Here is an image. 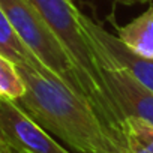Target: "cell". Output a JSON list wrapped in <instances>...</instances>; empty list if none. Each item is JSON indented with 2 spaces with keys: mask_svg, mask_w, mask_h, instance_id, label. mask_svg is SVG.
I'll list each match as a JSON object with an SVG mask.
<instances>
[{
  "mask_svg": "<svg viewBox=\"0 0 153 153\" xmlns=\"http://www.w3.org/2000/svg\"><path fill=\"white\" fill-rule=\"evenodd\" d=\"M17 68L24 93L15 102L30 119L76 153H114L110 137L87 99L56 75L27 66Z\"/></svg>",
  "mask_w": 153,
  "mask_h": 153,
  "instance_id": "obj_1",
  "label": "cell"
},
{
  "mask_svg": "<svg viewBox=\"0 0 153 153\" xmlns=\"http://www.w3.org/2000/svg\"><path fill=\"white\" fill-rule=\"evenodd\" d=\"M30 2L44 17L53 33L72 59L81 76L87 101L102 122L113 144L114 153H123L125 117L119 111L102 80L99 59L93 50L90 38L80 23L78 8L74 5L72 0H30Z\"/></svg>",
  "mask_w": 153,
  "mask_h": 153,
  "instance_id": "obj_2",
  "label": "cell"
},
{
  "mask_svg": "<svg viewBox=\"0 0 153 153\" xmlns=\"http://www.w3.org/2000/svg\"><path fill=\"white\" fill-rule=\"evenodd\" d=\"M0 8L17 35L39 60L72 92L87 99L81 76L72 59L30 0H0Z\"/></svg>",
  "mask_w": 153,
  "mask_h": 153,
  "instance_id": "obj_3",
  "label": "cell"
},
{
  "mask_svg": "<svg viewBox=\"0 0 153 153\" xmlns=\"http://www.w3.org/2000/svg\"><path fill=\"white\" fill-rule=\"evenodd\" d=\"M0 138L21 153H72L6 98H0Z\"/></svg>",
  "mask_w": 153,
  "mask_h": 153,
  "instance_id": "obj_4",
  "label": "cell"
},
{
  "mask_svg": "<svg viewBox=\"0 0 153 153\" xmlns=\"http://www.w3.org/2000/svg\"><path fill=\"white\" fill-rule=\"evenodd\" d=\"M78 18L84 32L90 38L93 50L101 62L128 71L140 83H143L146 87L153 90V59L152 57L137 54L129 47H126L117 38V35L107 32L102 26L95 23L81 11H78Z\"/></svg>",
  "mask_w": 153,
  "mask_h": 153,
  "instance_id": "obj_5",
  "label": "cell"
},
{
  "mask_svg": "<svg viewBox=\"0 0 153 153\" xmlns=\"http://www.w3.org/2000/svg\"><path fill=\"white\" fill-rule=\"evenodd\" d=\"M99 59V57H98ZM102 80L122 116L138 117L153 125V90L122 68L99 60Z\"/></svg>",
  "mask_w": 153,
  "mask_h": 153,
  "instance_id": "obj_6",
  "label": "cell"
},
{
  "mask_svg": "<svg viewBox=\"0 0 153 153\" xmlns=\"http://www.w3.org/2000/svg\"><path fill=\"white\" fill-rule=\"evenodd\" d=\"M0 54L12 60L17 66H27L38 72L54 75L39 60V57L21 41L2 8H0Z\"/></svg>",
  "mask_w": 153,
  "mask_h": 153,
  "instance_id": "obj_7",
  "label": "cell"
},
{
  "mask_svg": "<svg viewBox=\"0 0 153 153\" xmlns=\"http://www.w3.org/2000/svg\"><path fill=\"white\" fill-rule=\"evenodd\" d=\"M117 38L137 54L153 59V6L117 29Z\"/></svg>",
  "mask_w": 153,
  "mask_h": 153,
  "instance_id": "obj_8",
  "label": "cell"
},
{
  "mask_svg": "<svg viewBox=\"0 0 153 153\" xmlns=\"http://www.w3.org/2000/svg\"><path fill=\"white\" fill-rule=\"evenodd\" d=\"M125 152L123 153H153V125L138 119L126 117L123 122Z\"/></svg>",
  "mask_w": 153,
  "mask_h": 153,
  "instance_id": "obj_9",
  "label": "cell"
},
{
  "mask_svg": "<svg viewBox=\"0 0 153 153\" xmlns=\"http://www.w3.org/2000/svg\"><path fill=\"white\" fill-rule=\"evenodd\" d=\"M24 93V83L17 65L0 54V98L17 101Z\"/></svg>",
  "mask_w": 153,
  "mask_h": 153,
  "instance_id": "obj_10",
  "label": "cell"
},
{
  "mask_svg": "<svg viewBox=\"0 0 153 153\" xmlns=\"http://www.w3.org/2000/svg\"><path fill=\"white\" fill-rule=\"evenodd\" d=\"M0 153H21V152L15 150L14 147H11L9 144H6L2 138H0Z\"/></svg>",
  "mask_w": 153,
  "mask_h": 153,
  "instance_id": "obj_11",
  "label": "cell"
},
{
  "mask_svg": "<svg viewBox=\"0 0 153 153\" xmlns=\"http://www.w3.org/2000/svg\"><path fill=\"white\" fill-rule=\"evenodd\" d=\"M117 2H123V3H132V2H143V0H117Z\"/></svg>",
  "mask_w": 153,
  "mask_h": 153,
  "instance_id": "obj_12",
  "label": "cell"
}]
</instances>
